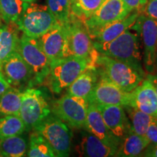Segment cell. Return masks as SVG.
I'll return each mask as SVG.
<instances>
[{
    "instance_id": "cell-1",
    "label": "cell",
    "mask_w": 157,
    "mask_h": 157,
    "mask_svg": "<svg viewBox=\"0 0 157 157\" xmlns=\"http://www.w3.org/2000/svg\"><path fill=\"white\" fill-rule=\"evenodd\" d=\"M140 36L137 33L128 30L107 43L94 42V48L99 54L120 60L129 65L146 76L143 68Z\"/></svg>"
},
{
    "instance_id": "cell-2",
    "label": "cell",
    "mask_w": 157,
    "mask_h": 157,
    "mask_svg": "<svg viewBox=\"0 0 157 157\" xmlns=\"http://www.w3.org/2000/svg\"><path fill=\"white\" fill-rule=\"evenodd\" d=\"M90 66H93L87 59L74 56L52 60L43 84L53 93L60 94Z\"/></svg>"
},
{
    "instance_id": "cell-3",
    "label": "cell",
    "mask_w": 157,
    "mask_h": 157,
    "mask_svg": "<svg viewBox=\"0 0 157 157\" xmlns=\"http://www.w3.org/2000/svg\"><path fill=\"white\" fill-rule=\"evenodd\" d=\"M95 67L103 76L123 91L131 93L143 81L145 76L129 65L98 53Z\"/></svg>"
},
{
    "instance_id": "cell-4",
    "label": "cell",
    "mask_w": 157,
    "mask_h": 157,
    "mask_svg": "<svg viewBox=\"0 0 157 157\" xmlns=\"http://www.w3.org/2000/svg\"><path fill=\"white\" fill-rule=\"evenodd\" d=\"M64 121L51 113L32 131H36L48 140L56 156L67 157L70 155L72 132Z\"/></svg>"
},
{
    "instance_id": "cell-5",
    "label": "cell",
    "mask_w": 157,
    "mask_h": 157,
    "mask_svg": "<svg viewBox=\"0 0 157 157\" xmlns=\"http://www.w3.org/2000/svg\"><path fill=\"white\" fill-rule=\"evenodd\" d=\"M15 23L23 34L38 39L59 23L48 6L31 2Z\"/></svg>"
},
{
    "instance_id": "cell-6",
    "label": "cell",
    "mask_w": 157,
    "mask_h": 157,
    "mask_svg": "<svg viewBox=\"0 0 157 157\" xmlns=\"http://www.w3.org/2000/svg\"><path fill=\"white\" fill-rule=\"evenodd\" d=\"M51 113V108L44 92L29 87L22 92V102L19 116L25 131L33 130Z\"/></svg>"
},
{
    "instance_id": "cell-7",
    "label": "cell",
    "mask_w": 157,
    "mask_h": 157,
    "mask_svg": "<svg viewBox=\"0 0 157 157\" xmlns=\"http://www.w3.org/2000/svg\"><path fill=\"white\" fill-rule=\"evenodd\" d=\"M17 51L32 70V84H42L50 71V60L43 51L38 39L23 33L19 38Z\"/></svg>"
},
{
    "instance_id": "cell-8",
    "label": "cell",
    "mask_w": 157,
    "mask_h": 157,
    "mask_svg": "<svg viewBox=\"0 0 157 157\" xmlns=\"http://www.w3.org/2000/svg\"><path fill=\"white\" fill-rule=\"evenodd\" d=\"M88 103L87 99L66 93L50 105L51 113L64 121L71 128L84 129Z\"/></svg>"
},
{
    "instance_id": "cell-9",
    "label": "cell",
    "mask_w": 157,
    "mask_h": 157,
    "mask_svg": "<svg viewBox=\"0 0 157 157\" xmlns=\"http://www.w3.org/2000/svg\"><path fill=\"white\" fill-rule=\"evenodd\" d=\"M130 29L136 31L143 43V62L145 70L148 74H156L157 21L140 13Z\"/></svg>"
},
{
    "instance_id": "cell-10",
    "label": "cell",
    "mask_w": 157,
    "mask_h": 157,
    "mask_svg": "<svg viewBox=\"0 0 157 157\" xmlns=\"http://www.w3.org/2000/svg\"><path fill=\"white\" fill-rule=\"evenodd\" d=\"M67 40L69 56L87 59L92 66L95 62L98 52L94 48L93 41L83 21L71 18V22L66 25Z\"/></svg>"
},
{
    "instance_id": "cell-11",
    "label": "cell",
    "mask_w": 157,
    "mask_h": 157,
    "mask_svg": "<svg viewBox=\"0 0 157 157\" xmlns=\"http://www.w3.org/2000/svg\"><path fill=\"white\" fill-rule=\"evenodd\" d=\"M129 13L121 0H105L84 23L92 39L104 27L124 19Z\"/></svg>"
},
{
    "instance_id": "cell-12",
    "label": "cell",
    "mask_w": 157,
    "mask_h": 157,
    "mask_svg": "<svg viewBox=\"0 0 157 157\" xmlns=\"http://www.w3.org/2000/svg\"><path fill=\"white\" fill-rule=\"evenodd\" d=\"M89 103L96 105H130L131 93L123 91L103 76H100L96 85L87 98Z\"/></svg>"
},
{
    "instance_id": "cell-13",
    "label": "cell",
    "mask_w": 157,
    "mask_h": 157,
    "mask_svg": "<svg viewBox=\"0 0 157 157\" xmlns=\"http://www.w3.org/2000/svg\"><path fill=\"white\" fill-rule=\"evenodd\" d=\"M0 71L12 87L17 88L25 84H32V70L17 50L4 60Z\"/></svg>"
},
{
    "instance_id": "cell-14",
    "label": "cell",
    "mask_w": 157,
    "mask_h": 157,
    "mask_svg": "<svg viewBox=\"0 0 157 157\" xmlns=\"http://www.w3.org/2000/svg\"><path fill=\"white\" fill-rule=\"evenodd\" d=\"M43 51L50 61L69 56L66 25L58 23L38 38Z\"/></svg>"
},
{
    "instance_id": "cell-15",
    "label": "cell",
    "mask_w": 157,
    "mask_h": 157,
    "mask_svg": "<svg viewBox=\"0 0 157 157\" xmlns=\"http://www.w3.org/2000/svg\"><path fill=\"white\" fill-rule=\"evenodd\" d=\"M96 105L105 125L116 137L121 140L128 133L132 132L130 122L123 106L117 105Z\"/></svg>"
},
{
    "instance_id": "cell-16",
    "label": "cell",
    "mask_w": 157,
    "mask_h": 157,
    "mask_svg": "<svg viewBox=\"0 0 157 157\" xmlns=\"http://www.w3.org/2000/svg\"><path fill=\"white\" fill-rule=\"evenodd\" d=\"M84 129L109 146L119 147L121 143V140L116 137L105 125L99 109L94 103H89L88 105Z\"/></svg>"
},
{
    "instance_id": "cell-17",
    "label": "cell",
    "mask_w": 157,
    "mask_h": 157,
    "mask_svg": "<svg viewBox=\"0 0 157 157\" xmlns=\"http://www.w3.org/2000/svg\"><path fill=\"white\" fill-rule=\"evenodd\" d=\"M130 105L157 119V94L147 77L131 92Z\"/></svg>"
},
{
    "instance_id": "cell-18",
    "label": "cell",
    "mask_w": 157,
    "mask_h": 157,
    "mask_svg": "<svg viewBox=\"0 0 157 157\" xmlns=\"http://www.w3.org/2000/svg\"><path fill=\"white\" fill-rule=\"evenodd\" d=\"M117 149L118 147L105 144L86 129L83 131L78 144L76 146L80 156L87 157L116 156Z\"/></svg>"
},
{
    "instance_id": "cell-19",
    "label": "cell",
    "mask_w": 157,
    "mask_h": 157,
    "mask_svg": "<svg viewBox=\"0 0 157 157\" xmlns=\"http://www.w3.org/2000/svg\"><path fill=\"white\" fill-rule=\"evenodd\" d=\"M99 78V74L95 66H90L72 82L67 88V94L74 97L87 99L93 91Z\"/></svg>"
},
{
    "instance_id": "cell-20",
    "label": "cell",
    "mask_w": 157,
    "mask_h": 157,
    "mask_svg": "<svg viewBox=\"0 0 157 157\" xmlns=\"http://www.w3.org/2000/svg\"><path fill=\"white\" fill-rule=\"evenodd\" d=\"M140 12L133 11L127 15L126 17L120 21L111 23L102 29L92 39L94 42L107 43L113 40L123 34L125 31L130 29L134 24Z\"/></svg>"
},
{
    "instance_id": "cell-21",
    "label": "cell",
    "mask_w": 157,
    "mask_h": 157,
    "mask_svg": "<svg viewBox=\"0 0 157 157\" xmlns=\"http://www.w3.org/2000/svg\"><path fill=\"white\" fill-rule=\"evenodd\" d=\"M150 143V140L147 138L146 136L139 135L132 131L121 140L116 156H140L141 153Z\"/></svg>"
},
{
    "instance_id": "cell-22",
    "label": "cell",
    "mask_w": 157,
    "mask_h": 157,
    "mask_svg": "<svg viewBox=\"0 0 157 157\" xmlns=\"http://www.w3.org/2000/svg\"><path fill=\"white\" fill-rule=\"evenodd\" d=\"M19 29L16 23H6L0 25V66L4 60L17 50Z\"/></svg>"
},
{
    "instance_id": "cell-23",
    "label": "cell",
    "mask_w": 157,
    "mask_h": 157,
    "mask_svg": "<svg viewBox=\"0 0 157 157\" xmlns=\"http://www.w3.org/2000/svg\"><path fill=\"white\" fill-rule=\"evenodd\" d=\"M22 102V92L10 86L0 95V117L19 115Z\"/></svg>"
},
{
    "instance_id": "cell-24",
    "label": "cell",
    "mask_w": 157,
    "mask_h": 157,
    "mask_svg": "<svg viewBox=\"0 0 157 157\" xmlns=\"http://www.w3.org/2000/svg\"><path fill=\"white\" fill-rule=\"evenodd\" d=\"M123 107L128 117L132 132L139 135L146 136L147 129L150 124L155 119L154 118L131 105Z\"/></svg>"
},
{
    "instance_id": "cell-25",
    "label": "cell",
    "mask_w": 157,
    "mask_h": 157,
    "mask_svg": "<svg viewBox=\"0 0 157 157\" xmlns=\"http://www.w3.org/2000/svg\"><path fill=\"white\" fill-rule=\"evenodd\" d=\"M28 142L21 135L0 140V149L7 157L24 156L28 150Z\"/></svg>"
},
{
    "instance_id": "cell-26",
    "label": "cell",
    "mask_w": 157,
    "mask_h": 157,
    "mask_svg": "<svg viewBox=\"0 0 157 157\" xmlns=\"http://www.w3.org/2000/svg\"><path fill=\"white\" fill-rule=\"evenodd\" d=\"M105 0H71V18L85 21Z\"/></svg>"
},
{
    "instance_id": "cell-27",
    "label": "cell",
    "mask_w": 157,
    "mask_h": 157,
    "mask_svg": "<svg viewBox=\"0 0 157 157\" xmlns=\"http://www.w3.org/2000/svg\"><path fill=\"white\" fill-rule=\"evenodd\" d=\"M29 4L23 0H0V17L6 23H15Z\"/></svg>"
},
{
    "instance_id": "cell-28",
    "label": "cell",
    "mask_w": 157,
    "mask_h": 157,
    "mask_svg": "<svg viewBox=\"0 0 157 157\" xmlns=\"http://www.w3.org/2000/svg\"><path fill=\"white\" fill-rule=\"evenodd\" d=\"M26 156L29 157H55L56 154L48 140L36 131H33L29 137Z\"/></svg>"
},
{
    "instance_id": "cell-29",
    "label": "cell",
    "mask_w": 157,
    "mask_h": 157,
    "mask_svg": "<svg viewBox=\"0 0 157 157\" xmlns=\"http://www.w3.org/2000/svg\"><path fill=\"white\" fill-rule=\"evenodd\" d=\"M24 131L25 124L19 115L0 117V140L22 135Z\"/></svg>"
},
{
    "instance_id": "cell-30",
    "label": "cell",
    "mask_w": 157,
    "mask_h": 157,
    "mask_svg": "<svg viewBox=\"0 0 157 157\" xmlns=\"http://www.w3.org/2000/svg\"><path fill=\"white\" fill-rule=\"evenodd\" d=\"M47 6L60 24L71 22V0H47Z\"/></svg>"
},
{
    "instance_id": "cell-31",
    "label": "cell",
    "mask_w": 157,
    "mask_h": 157,
    "mask_svg": "<svg viewBox=\"0 0 157 157\" xmlns=\"http://www.w3.org/2000/svg\"><path fill=\"white\" fill-rule=\"evenodd\" d=\"M141 13L157 21V0H148Z\"/></svg>"
},
{
    "instance_id": "cell-32",
    "label": "cell",
    "mask_w": 157,
    "mask_h": 157,
    "mask_svg": "<svg viewBox=\"0 0 157 157\" xmlns=\"http://www.w3.org/2000/svg\"><path fill=\"white\" fill-rule=\"evenodd\" d=\"M121 1L130 13L133 11H139L141 13V10L146 5L148 0H121Z\"/></svg>"
},
{
    "instance_id": "cell-33",
    "label": "cell",
    "mask_w": 157,
    "mask_h": 157,
    "mask_svg": "<svg viewBox=\"0 0 157 157\" xmlns=\"http://www.w3.org/2000/svg\"><path fill=\"white\" fill-rule=\"evenodd\" d=\"M146 136L150 140L151 143L157 144V124L156 122V119L149 125L146 131Z\"/></svg>"
},
{
    "instance_id": "cell-34",
    "label": "cell",
    "mask_w": 157,
    "mask_h": 157,
    "mask_svg": "<svg viewBox=\"0 0 157 157\" xmlns=\"http://www.w3.org/2000/svg\"><path fill=\"white\" fill-rule=\"evenodd\" d=\"M140 156L157 157V144L150 143L141 153Z\"/></svg>"
},
{
    "instance_id": "cell-35",
    "label": "cell",
    "mask_w": 157,
    "mask_h": 157,
    "mask_svg": "<svg viewBox=\"0 0 157 157\" xmlns=\"http://www.w3.org/2000/svg\"><path fill=\"white\" fill-rule=\"evenodd\" d=\"M10 87V85L4 77L3 74H2L1 71H0V95L5 93Z\"/></svg>"
},
{
    "instance_id": "cell-36",
    "label": "cell",
    "mask_w": 157,
    "mask_h": 157,
    "mask_svg": "<svg viewBox=\"0 0 157 157\" xmlns=\"http://www.w3.org/2000/svg\"><path fill=\"white\" fill-rule=\"evenodd\" d=\"M146 77L151 82L153 86L154 87V89L156 90L157 94V75H156V74H148L146 75Z\"/></svg>"
},
{
    "instance_id": "cell-37",
    "label": "cell",
    "mask_w": 157,
    "mask_h": 157,
    "mask_svg": "<svg viewBox=\"0 0 157 157\" xmlns=\"http://www.w3.org/2000/svg\"><path fill=\"white\" fill-rule=\"evenodd\" d=\"M23 2H28V3H31L35 1V0H23Z\"/></svg>"
},
{
    "instance_id": "cell-38",
    "label": "cell",
    "mask_w": 157,
    "mask_h": 157,
    "mask_svg": "<svg viewBox=\"0 0 157 157\" xmlns=\"http://www.w3.org/2000/svg\"><path fill=\"white\" fill-rule=\"evenodd\" d=\"M3 156H4V155L2 154V152L1 149H0V157H3Z\"/></svg>"
},
{
    "instance_id": "cell-39",
    "label": "cell",
    "mask_w": 157,
    "mask_h": 157,
    "mask_svg": "<svg viewBox=\"0 0 157 157\" xmlns=\"http://www.w3.org/2000/svg\"><path fill=\"white\" fill-rule=\"evenodd\" d=\"M156 71H157V54H156Z\"/></svg>"
},
{
    "instance_id": "cell-40",
    "label": "cell",
    "mask_w": 157,
    "mask_h": 157,
    "mask_svg": "<svg viewBox=\"0 0 157 157\" xmlns=\"http://www.w3.org/2000/svg\"><path fill=\"white\" fill-rule=\"evenodd\" d=\"M156 75H157V71H156Z\"/></svg>"
},
{
    "instance_id": "cell-41",
    "label": "cell",
    "mask_w": 157,
    "mask_h": 157,
    "mask_svg": "<svg viewBox=\"0 0 157 157\" xmlns=\"http://www.w3.org/2000/svg\"><path fill=\"white\" fill-rule=\"evenodd\" d=\"M156 124H157V119H156Z\"/></svg>"
}]
</instances>
